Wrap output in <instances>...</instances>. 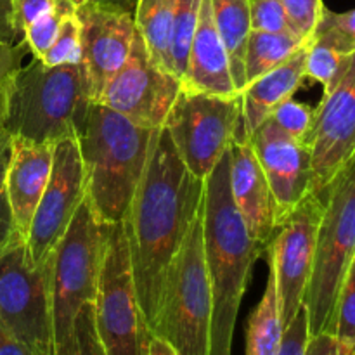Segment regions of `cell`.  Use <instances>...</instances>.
I'll return each mask as SVG.
<instances>
[{
    "label": "cell",
    "instance_id": "f35d334b",
    "mask_svg": "<svg viewBox=\"0 0 355 355\" xmlns=\"http://www.w3.org/2000/svg\"><path fill=\"white\" fill-rule=\"evenodd\" d=\"M305 355H352V350L343 345L335 333H321L309 338Z\"/></svg>",
    "mask_w": 355,
    "mask_h": 355
},
{
    "label": "cell",
    "instance_id": "e0dca14e",
    "mask_svg": "<svg viewBox=\"0 0 355 355\" xmlns=\"http://www.w3.org/2000/svg\"><path fill=\"white\" fill-rule=\"evenodd\" d=\"M229 186L248 232L262 248L276 234V203L259 158L239 125L229 146Z\"/></svg>",
    "mask_w": 355,
    "mask_h": 355
},
{
    "label": "cell",
    "instance_id": "d6986e66",
    "mask_svg": "<svg viewBox=\"0 0 355 355\" xmlns=\"http://www.w3.org/2000/svg\"><path fill=\"white\" fill-rule=\"evenodd\" d=\"M182 87L222 97L239 96L232 82L227 51L214 23L210 0H201Z\"/></svg>",
    "mask_w": 355,
    "mask_h": 355
},
{
    "label": "cell",
    "instance_id": "ee69618b",
    "mask_svg": "<svg viewBox=\"0 0 355 355\" xmlns=\"http://www.w3.org/2000/svg\"><path fill=\"white\" fill-rule=\"evenodd\" d=\"M148 355H180V354L177 352L175 349H172L165 340L151 335V340H149V347H148Z\"/></svg>",
    "mask_w": 355,
    "mask_h": 355
},
{
    "label": "cell",
    "instance_id": "7402d4cb",
    "mask_svg": "<svg viewBox=\"0 0 355 355\" xmlns=\"http://www.w3.org/2000/svg\"><path fill=\"white\" fill-rule=\"evenodd\" d=\"M177 0H139L134 10L135 31L151 61L172 73L170 38ZM173 75V73H172Z\"/></svg>",
    "mask_w": 355,
    "mask_h": 355
},
{
    "label": "cell",
    "instance_id": "60d3db41",
    "mask_svg": "<svg viewBox=\"0 0 355 355\" xmlns=\"http://www.w3.org/2000/svg\"><path fill=\"white\" fill-rule=\"evenodd\" d=\"M0 355H37L0 324Z\"/></svg>",
    "mask_w": 355,
    "mask_h": 355
},
{
    "label": "cell",
    "instance_id": "277c9868",
    "mask_svg": "<svg viewBox=\"0 0 355 355\" xmlns=\"http://www.w3.org/2000/svg\"><path fill=\"white\" fill-rule=\"evenodd\" d=\"M92 104L85 68L47 66L33 59L14 76L3 130L30 142H59L76 137Z\"/></svg>",
    "mask_w": 355,
    "mask_h": 355
},
{
    "label": "cell",
    "instance_id": "836d02e7",
    "mask_svg": "<svg viewBox=\"0 0 355 355\" xmlns=\"http://www.w3.org/2000/svg\"><path fill=\"white\" fill-rule=\"evenodd\" d=\"M281 2L286 9L295 33L305 40H311L326 9L324 2L322 0H281Z\"/></svg>",
    "mask_w": 355,
    "mask_h": 355
},
{
    "label": "cell",
    "instance_id": "83f0119b",
    "mask_svg": "<svg viewBox=\"0 0 355 355\" xmlns=\"http://www.w3.org/2000/svg\"><path fill=\"white\" fill-rule=\"evenodd\" d=\"M312 38L326 42L345 54L355 52V9L347 12H333L324 9Z\"/></svg>",
    "mask_w": 355,
    "mask_h": 355
},
{
    "label": "cell",
    "instance_id": "3957f363",
    "mask_svg": "<svg viewBox=\"0 0 355 355\" xmlns=\"http://www.w3.org/2000/svg\"><path fill=\"white\" fill-rule=\"evenodd\" d=\"M156 128L144 127L104 104L92 103L76 132L89 198L103 225L123 222L142 179Z\"/></svg>",
    "mask_w": 355,
    "mask_h": 355
},
{
    "label": "cell",
    "instance_id": "5bb4252c",
    "mask_svg": "<svg viewBox=\"0 0 355 355\" xmlns=\"http://www.w3.org/2000/svg\"><path fill=\"white\" fill-rule=\"evenodd\" d=\"M182 82L151 61L135 31L127 62L113 75L97 103L149 128L165 123Z\"/></svg>",
    "mask_w": 355,
    "mask_h": 355
},
{
    "label": "cell",
    "instance_id": "2e32d148",
    "mask_svg": "<svg viewBox=\"0 0 355 355\" xmlns=\"http://www.w3.org/2000/svg\"><path fill=\"white\" fill-rule=\"evenodd\" d=\"M82 28V64L92 103H97L114 73L127 62L135 38L134 14L83 2L78 6Z\"/></svg>",
    "mask_w": 355,
    "mask_h": 355
},
{
    "label": "cell",
    "instance_id": "9c48e42d",
    "mask_svg": "<svg viewBox=\"0 0 355 355\" xmlns=\"http://www.w3.org/2000/svg\"><path fill=\"white\" fill-rule=\"evenodd\" d=\"M241 96L222 97L180 87L163 128L184 165L205 180L241 125Z\"/></svg>",
    "mask_w": 355,
    "mask_h": 355
},
{
    "label": "cell",
    "instance_id": "44dd1931",
    "mask_svg": "<svg viewBox=\"0 0 355 355\" xmlns=\"http://www.w3.org/2000/svg\"><path fill=\"white\" fill-rule=\"evenodd\" d=\"M250 2L252 0H210L214 23L227 51L232 82L238 92L246 87L245 52L252 33Z\"/></svg>",
    "mask_w": 355,
    "mask_h": 355
},
{
    "label": "cell",
    "instance_id": "ac0fdd59",
    "mask_svg": "<svg viewBox=\"0 0 355 355\" xmlns=\"http://www.w3.org/2000/svg\"><path fill=\"white\" fill-rule=\"evenodd\" d=\"M54 142H30L12 137V155L6 175V193L14 224L26 239L31 217L47 187L54 158Z\"/></svg>",
    "mask_w": 355,
    "mask_h": 355
},
{
    "label": "cell",
    "instance_id": "4316f807",
    "mask_svg": "<svg viewBox=\"0 0 355 355\" xmlns=\"http://www.w3.org/2000/svg\"><path fill=\"white\" fill-rule=\"evenodd\" d=\"M352 54L338 51L326 42L311 38L305 61V78L321 83L322 90H329L345 73Z\"/></svg>",
    "mask_w": 355,
    "mask_h": 355
},
{
    "label": "cell",
    "instance_id": "cb8c5ba5",
    "mask_svg": "<svg viewBox=\"0 0 355 355\" xmlns=\"http://www.w3.org/2000/svg\"><path fill=\"white\" fill-rule=\"evenodd\" d=\"M283 322H281L279 304H277L276 279L269 269L266 291L253 311L248 322V342L246 355H277L281 338H283Z\"/></svg>",
    "mask_w": 355,
    "mask_h": 355
},
{
    "label": "cell",
    "instance_id": "74e56055",
    "mask_svg": "<svg viewBox=\"0 0 355 355\" xmlns=\"http://www.w3.org/2000/svg\"><path fill=\"white\" fill-rule=\"evenodd\" d=\"M19 239L23 238L19 236L16 224H14L12 211H10L6 193H2L0 194V257H2L14 243L19 241Z\"/></svg>",
    "mask_w": 355,
    "mask_h": 355
},
{
    "label": "cell",
    "instance_id": "f546056e",
    "mask_svg": "<svg viewBox=\"0 0 355 355\" xmlns=\"http://www.w3.org/2000/svg\"><path fill=\"white\" fill-rule=\"evenodd\" d=\"M269 118L288 135L305 142L312 123H314V107L298 103L293 97H290V99L277 104Z\"/></svg>",
    "mask_w": 355,
    "mask_h": 355
},
{
    "label": "cell",
    "instance_id": "8d00e7d4",
    "mask_svg": "<svg viewBox=\"0 0 355 355\" xmlns=\"http://www.w3.org/2000/svg\"><path fill=\"white\" fill-rule=\"evenodd\" d=\"M54 0H10L12 7V24L17 35L23 37L24 30L37 19L40 14L51 7Z\"/></svg>",
    "mask_w": 355,
    "mask_h": 355
},
{
    "label": "cell",
    "instance_id": "9a60e30c",
    "mask_svg": "<svg viewBox=\"0 0 355 355\" xmlns=\"http://www.w3.org/2000/svg\"><path fill=\"white\" fill-rule=\"evenodd\" d=\"M276 203L279 227L312 193V162L307 144L293 139L267 118L248 137Z\"/></svg>",
    "mask_w": 355,
    "mask_h": 355
},
{
    "label": "cell",
    "instance_id": "d6a6232c",
    "mask_svg": "<svg viewBox=\"0 0 355 355\" xmlns=\"http://www.w3.org/2000/svg\"><path fill=\"white\" fill-rule=\"evenodd\" d=\"M252 30L272 31V33H295L281 0H252L250 2Z\"/></svg>",
    "mask_w": 355,
    "mask_h": 355
},
{
    "label": "cell",
    "instance_id": "4fadbf2b",
    "mask_svg": "<svg viewBox=\"0 0 355 355\" xmlns=\"http://www.w3.org/2000/svg\"><path fill=\"white\" fill-rule=\"evenodd\" d=\"M322 215V200L318 194L305 198L290 217L276 229L267 245L269 269L276 279L281 322L290 324L304 305L305 291L314 263L315 236Z\"/></svg>",
    "mask_w": 355,
    "mask_h": 355
},
{
    "label": "cell",
    "instance_id": "4dcf8cb0",
    "mask_svg": "<svg viewBox=\"0 0 355 355\" xmlns=\"http://www.w3.org/2000/svg\"><path fill=\"white\" fill-rule=\"evenodd\" d=\"M335 336L350 350L355 347V259L340 291Z\"/></svg>",
    "mask_w": 355,
    "mask_h": 355
},
{
    "label": "cell",
    "instance_id": "5b68a950",
    "mask_svg": "<svg viewBox=\"0 0 355 355\" xmlns=\"http://www.w3.org/2000/svg\"><path fill=\"white\" fill-rule=\"evenodd\" d=\"M318 196L322 215L304 297L311 336L335 333L340 291L355 259V162Z\"/></svg>",
    "mask_w": 355,
    "mask_h": 355
},
{
    "label": "cell",
    "instance_id": "7a4b0ae2",
    "mask_svg": "<svg viewBox=\"0 0 355 355\" xmlns=\"http://www.w3.org/2000/svg\"><path fill=\"white\" fill-rule=\"evenodd\" d=\"M203 250L211 284L210 354L232 355V336L250 272L262 246L252 238L229 186V149L205 179Z\"/></svg>",
    "mask_w": 355,
    "mask_h": 355
},
{
    "label": "cell",
    "instance_id": "ba28073f",
    "mask_svg": "<svg viewBox=\"0 0 355 355\" xmlns=\"http://www.w3.org/2000/svg\"><path fill=\"white\" fill-rule=\"evenodd\" d=\"M94 322L106 355H148L151 331L135 291L123 222L104 225Z\"/></svg>",
    "mask_w": 355,
    "mask_h": 355
},
{
    "label": "cell",
    "instance_id": "30bf717a",
    "mask_svg": "<svg viewBox=\"0 0 355 355\" xmlns=\"http://www.w3.org/2000/svg\"><path fill=\"white\" fill-rule=\"evenodd\" d=\"M0 324L37 355H54L51 260L35 266L23 239L0 257Z\"/></svg>",
    "mask_w": 355,
    "mask_h": 355
},
{
    "label": "cell",
    "instance_id": "b9f144b4",
    "mask_svg": "<svg viewBox=\"0 0 355 355\" xmlns=\"http://www.w3.org/2000/svg\"><path fill=\"white\" fill-rule=\"evenodd\" d=\"M10 155H12V135L2 128L0 130V194L3 193V186H6Z\"/></svg>",
    "mask_w": 355,
    "mask_h": 355
},
{
    "label": "cell",
    "instance_id": "1f68e13d",
    "mask_svg": "<svg viewBox=\"0 0 355 355\" xmlns=\"http://www.w3.org/2000/svg\"><path fill=\"white\" fill-rule=\"evenodd\" d=\"M28 52L30 49L23 38L17 44H0V130L6 120L7 101H9L14 76L23 68V59Z\"/></svg>",
    "mask_w": 355,
    "mask_h": 355
},
{
    "label": "cell",
    "instance_id": "484cf974",
    "mask_svg": "<svg viewBox=\"0 0 355 355\" xmlns=\"http://www.w3.org/2000/svg\"><path fill=\"white\" fill-rule=\"evenodd\" d=\"M201 0H177L173 12L172 38H170V61L172 73L182 82L186 75L191 44L198 26Z\"/></svg>",
    "mask_w": 355,
    "mask_h": 355
},
{
    "label": "cell",
    "instance_id": "8992f818",
    "mask_svg": "<svg viewBox=\"0 0 355 355\" xmlns=\"http://www.w3.org/2000/svg\"><path fill=\"white\" fill-rule=\"evenodd\" d=\"M211 309L201 210L170 263L151 335L165 340L180 355H208Z\"/></svg>",
    "mask_w": 355,
    "mask_h": 355
},
{
    "label": "cell",
    "instance_id": "e575fe53",
    "mask_svg": "<svg viewBox=\"0 0 355 355\" xmlns=\"http://www.w3.org/2000/svg\"><path fill=\"white\" fill-rule=\"evenodd\" d=\"M68 355H106L94 322V304H87L80 311L75 322V349Z\"/></svg>",
    "mask_w": 355,
    "mask_h": 355
},
{
    "label": "cell",
    "instance_id": "ffe728a7",
    "mask_svg": "<svg viewBox=\"0 0 355 355\" xmlns=\"http://www.w3.org/2000/svg\"><path fill=\"white\" fill-rule=\"evenodd\" d=\"M307 51L309 44H305L286 62L250 82L239 92L243 130L246 137H250L270 116L277 104L293 97L297 92L305 78Z\"/></svg>",
    "mask_w": 355,
    "mask_h": 355
},
{
    "label": "cell",
    "instance_id": "d4e9b609",
    "mask_svg": "<svg viewBox=\"0 0 355 355\" xmlns=\"http://www.w3.org/2000/svg\"><path fill=\"white\" fill-rule=\"evenodd\" d=\"M85 0H54L44 14L37 17L30 26L24 30L23 40L26 42L28 49L33 54L35 59L44 58L45 52L52 45V42L58 37L62 23L69 16L76 14L80 3Z\"/></svg>",
    "mask_w": 355,
    "mask_h": 355
},
{
    "label": "cell",
    "instance_id": "603a6c76",
    "mask_svg": "<svg viewBox=\"0 0 355 355\" xmlns=\"http://www.w3.org/2000/svg\"><path fill=\"white\" fill-rule=\"evenodd\" d=\"M309 42L311 40H305L290 31L272 33V31L252 30L245 52L246 85L286 62Z\"/></svg>",
    "mask_w": 355,
    "mask_h": 355
},
{
    "label": "cell",
    "instance_id": "8fae6325",
    "mask_svg": "<svg viewBox=\"0 0 355 355\" xmlns=\"http://www.w3.org/2000/svg\"><path fill=\"white\" fill-rule=\"evenodd\" d=\"M85 198L87 175L78 141L76 137H66L55 142L51 177L24 239L35 266L42 267L51 260Z\"/></svg>",
    "mask_w": 355,
    "mask_h": 355
},
{
    "label": "cell",
    "instance_id": "7bdbcfd3",
    "mask_svg": "<svg viewBox=\"0 0 355 355\" xmlns=\"http://www.w3.org/2000/svg\"><path fill=\"white\" fill-rule=\"evenodd\" d=\"M87 2H92V3H97V6L111 7V9H118V10H123V12L134 14L135 6H137L139 0H87Z\"/></svg>",
    "mask_w": 355,
    "mask_h": 355
},
{
    "label": "cell",
    "instance_id": "7c38bea8",
    "mask_svg": "<svg viewBox=\"0 0 355 355\" xmlns=\"http://www.w3.org/2000/svg\"><path fill=\"white\" fill-rule=\"evenodd\" d=\"M312 193L321 194L355 162V52L342 78L322 94L307 135Z\"/></svg>",
    "mask_w": 355,
    "mask_h": 355
},
{
    "label": "cell",
    "instance_id": "ab89813d",
    "mask_svg": "<svg viewBox=\"0 0 355 355\" xmlns=\"http://www.w3.org/2000/svg\"><path fill=\"white\" fill-rule=\"evenodd\" d=\"M16 33L12 24V7L10 0H0V44H16Z\"/></svg>",
    "mask_w": 355,
    "mask_h": 355
},
{
    "label": "cell",
    "instance_id": "6da1fadb",
    "mask_svg": "<svg viewBox=\"0 0 355 355\" xmlns=\"http://www.w3.org/2000/svg\"><path fill=\"white\" fill-rule=\"evenodd\" d=\"M203 194L205 180L187 170L165 128H156L148 165L123 220L135 291L149 331L170 263L203 210Z\"/></svg>",
    "mask_w": 355,
    "mask_h": 355
},
{
    "label": "cell",
    "instance_id": "f6af8a7d",
    "mask_svg": "<svg viewBox=\"0 0 355 355\" xmlns=\"http://www.w3.org/2000/svg\"><path fill=\"white\" fill-rule=\"evenodd\" d=\"M352 355H355V347L352 349Z\"/></svg>",
    "mask_w": 355,
    "mask_h": 355
},
{
    "label": "cell",
    "instance_id": "52a82bcc",
    "mask_svg": "<svg viewBox=\"0 0 355 355\" xmlns=\"http://www.w3.org/2000/svg\"><path fill=\"white\" fill-rule=\"evenodd\" d=\"M103 238L104 225L97 220L89 198H85L51 257L54 355L73 352L76 318L87 304H94Z\"/></svg>",
    "mask_w": 355,
    "mask_h": 355
},
{
    "label": "cell",
    "instance_id": "f1b7e54d",
    "mask_svg": "<svg viewBox=\"0 0 355 355\" xmlns=\"http://www.w3.org/2000/svg\"><path fill=\"white\" fill-rule=\"evenodd\" d=\"M40 61L47 66L82 62V28L78 14H73L62 23L58 37Z\"/></svg>",
    "mask_w": 355,
    "mask_h": 355
},
{
    "label": "cell",
    "instance_id": "d590c367",
    "mask_svg": "<svg viewBox=\"0 0 355 355\" xmlns=\"http://www.w3.org/2000/svg\"><path fill=\"white\" fill-rule=\"evenodd\" d=\"M311 331H309V314L305 305L298 309L297 315L284 326L283 338H281L279 352L277 355H305Z\"/></svg>",
    "mask_w": 355,
    "mask_h": 355
}]
</instances>
